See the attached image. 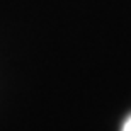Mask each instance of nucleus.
Returning a JSON list of instances; mask_svg holds the SVG:
<instances>
[{
  "mask_svg": "<svg viewBox=\"0 0 131 131\" xmlns=\"http://www.w3.org/2000/svg\"><path fill=\"white\" fill-rule=\"evenodd\" d=\"M121 131H131V116L128 117L126 121H124V124H123V128H121Z\"/></svg>",
  "mask_w": 131,
  "mask_h": 131,
  "instance_id": "f257e3e1",
  "label": "nucleus"
}]
</instances>
